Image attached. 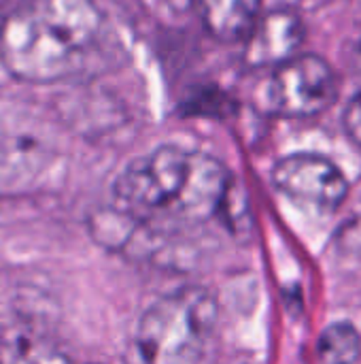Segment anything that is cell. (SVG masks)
<instances>
[{"mask_svg":"<svg viewBox=\"0 0 361 364\" xmlns=\"http://www.w3.org/2000/svg\"><path fill=\"white\" fill-rule=\"evenodd\" d=\"M217 301L198 286L151 303L136 324L140 364H206L217 328Z\"/></svg>","mask_w":361,"mask_h":364,"instance_id":"3","label":"cell"},{"mask_svg":"<svg viewBox=\"0 0 361 364\" xmlns=\"http://www.w3.org/2000/svg\"><path fill=\"white\" fill-rule=\"evenodd\" d=\"M338 96L332 66L315 53L296 58L272 68L262 87V107L279 117H313L323 113Z\"/></svg>","mask_w":361,"mask_h":364,"instance_id":"4","label":"cell"},{"mask_svg":"<svg viewBox=\"0 0 361 364\" xmlns=\"http://www.w3.org/2000/svg\"><path fill=\"white\" fill-rule=\"evenodd\" d=\"M345 130L361 147V94L349 102L345 111Z\"/></svg>","mask_w":361,"mask_h":364,"instance_id":"10","label":"cell"},{"mask_svg":"<svg viewBox=\"0 0 361 364\" xmlns=\"http://www.w3.org/2000/svg\"><path fill=\"white\" fill-rule=\"evenodd\" d=\"M272 183L296 205L319 213L336 211L349 194L343 171L317 154H291L281 158L272 168Z\"/></svg>","mask_w":361,"mask_h":364,"instance_id":"5","label":"cell"},{"mask_svg":"<svg viewBox=\"0 0 361 364\" xmlns=\"http://www.w3.org/2000/svg\"><path fill=\"white\" fill-rule=\"evenodd\" d=\"M234 179L217 158L162 145L132 160L113 183L115 209L149 230H187L223 213Z\"/></svg>","mask_w":361,"mask_h":364,"instance_id":"1","label":"cell"},{"mask_svg":"<svg viewBox=\"0 0 361 364\" xmlns=\"http://www.w3.org/2000/svg\"><path fill=\"white\" fill-rule=\"evenodd\" d=\"M0 364H72L49 337L34 331H11L0 337Z\"/></svg>","mask_w":361,"mask_h":364,"instance_id":"8","label":"cell"},{"mask_svg":"<svg viewBox=\"0 0 361 364\" xmlns=\"http://www.w3.org/2000/svg\"><path fill=\"white\" fill-rule=\"evenodd\" d=\"M204 28L223 43L245 41L262 15V0H196Z\"/></svg>","mask_w":361,"mask_h":364,"instance_id":"7","label":"cell"},{"mask_svg":"<svg viewBox=\"0 0 361 364\" xmlns=\"http://www.w3.org/2000/svg\"><path fill=\"white\" fill-rule=\"evenodd\" d=\"M317 352L323 364H355L361 354L360 335L347 322L332 324L323 331Z\"/></svg>","mask_w":361,"mask_h":364,"instance_id":"9","label":"cell"},{"mask_svg":"<svg viewBox=\"0 0 361 364\" xmlns=\"http://www.w3.org/2000/svg\"><path fill=\"white\" fill-rule=\"evenodd\" d=\"M104 34L94 0H26L0 26V62L21 81H62L87 68Z\"/></svg>","mask_w":361,"mask_h":364,"instance_id":"2","label":"cell"},{"mask_svg":"<svg viewBox=\"0 0 361 364\" xmlns=\"http://www.w3.org/2000/svg\"><path fill=\"white\" fill-rule=\"evenodd\" d=\"M306 28L302 17L291 9H274L255 21L247 34L243 60L251 68H274L300 53Z\"/></svg>","mask_w":361,"mask_h":364,"instance_id":"6","label":"cell"}]
</instances>
